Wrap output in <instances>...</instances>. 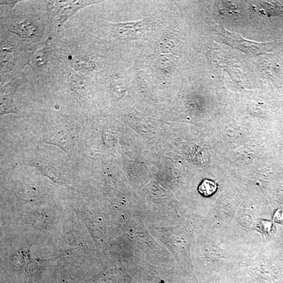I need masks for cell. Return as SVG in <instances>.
<instances>
[{"instance_id":"cell-4","label":"cell","mask_w":283,"mask_h":283,"mask_svg":"<svg viewBox=\"0 0 283 283\" xmlns=\"http://www.w3.org/2000/svg\"><path fill=\"white\" fill-rule=\"evenodd\" d=\"M32 164L44 175L47 176L54 181L56 180L62 182L64 180V178L62 173L55 168L54 166L49 164H42L36 162L32 163Z\"/></svg>"},{"instance_id":"cell-5","label":"cell","mask_w":283,"mask_h":283,"mask_svg":"<svg viewBox=\"0 0 283 283\" xmlns=\"http://www.w3.org/2000/svg\"><path fill=\"white\" fill-rule=\"evenodd\" d=\"M12 96L10 94H1V116L9 113L20 114Z\"/></svg>"},{"instance_id":"cell-1","label":"cell","mask_w":283,"mask_h":283,"mask_svg":"<svg viewBox=\"0 0 283 283\" xmlns=\"http://www.w3.org/2000/svg\"><path fill=\"white\" fill-rule=\"evenodd\" d=\"M102 1H51L48 2L49 18L57 27H61L78 11L87 6Z\"/></svg>"},{"instance_id":"cell-3","label":"cell","mask_w":283,"mask_h":283,"mask_svg":"<svg viewBox=\"0 0 283 283\" xmlns=\"http://www.w3.org/2000/svg\"><path fill=\"white\" fill-rule=\"evenodd\" d=\"M146 23L143 21L136 22L133 23L111 24L112 29L115 34L119 36H126L130 34H133L135 31H140L143 27L146 26Z\"/></svg>"},{"instance_id":"cell-7","label":"cell","mask_w":283,"mask_h":283,"mask_svg":"<svg viewBox=\"0 0 283 283\" xmlns=\"http://www.w3.org/2000/svg\"><path fill=\"white\" fill-rule=\"evenodd\" d=\"M174 41H175V38L172 37V35L166 34L163 38V41L161 43L163 49L166 48V50L168 51L173 49L175 46Z\"/></svg>"},{"instance_id":"cell-8","label":"cell","mask_w":283,"mask_h":283,"mask_svg":"<svg viewBox=\"0 0 283 283\" xmlns=\"http://www.w3.org/2000/svg\"><path fill=\"white\" fill-rule=\"evenodd\" d=\"M21 1H19V0H18V1H16V0H15V1H14H14H1V5L5 4L8 5L10 8L11 10H12L13 7L15 6L17 3Z\"/></svg>"},{"instance_id":"cell-6","label":"cell","mask_w":283,"mask_h":283,"mask_svg":"<svg viewBox=\"0 0 283 283\" xmlns=\"http://www.w3.org/2000/svg\"><path fill=\"white\" fill-rule=\"evenodd\" d=\"M217 190V185L214 181L205 179L198 187L199 193L205 197L211 196Z\"/></svg>"},{"instance_id":"cell-2","label":"cell","mask_w":283,"mask_h":283,"mask_svg":"<svg viewBox=\"0 0 283 283\" xmlns=\"http://www.w3.org/2000/svg\"><path fill=\"white\" fill-rule=\"evenodd\" d=\"M75 135L69 128H61L49 133L44 142L53 144L69 154L74 146Z\"/></svg>"}]
</instances>
